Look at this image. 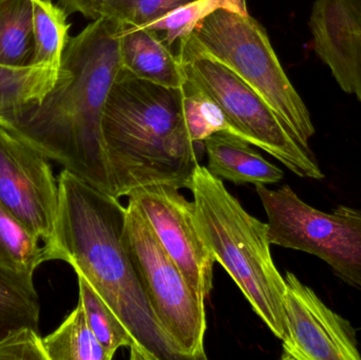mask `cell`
<instances>
[{
    "label": "cell",
    "instance_id": "7402d4cb",
    "mask_svg": "<svg viewBox=\"0 0 361 360\" xmlns=\"http://www.w3.org/2000/svg\"><path fill=\"white\" fill-rule=\"evenodd\" d=\"M78 275L80 302L89 327L106 352L114 359L120 348L135 349V340L126 325L82 275Z\"/></svg>",
    "mask_w": 361,
    "mask_h": 360
},
{
    "label": "cell",
    "instance_id": "277c9868",
    "mask_svg": "<svg viewBox=\"0 0 361 360\" xmlns=\"http://www.w3.org/2000/svg\"><path fill=\"white\" fill-rule=\"evenodd\" d=\"M190 190L197 230L214 261L226 270L271 333L283 340L286 279L271 257L267 223L250 215L205 166L195 167Z\"/></svg>",
    "mask_w": 361,
    "mask_h": 360
},
{
    "label": "cell",
    "instance_id": "2e32d148",
    "mask_svg": "<svg viewBox=\"0 0 361 360\" xmlns=\"http://www.w3.org/2000/svg\"><path fill=\"white\" fill-rule=\"evenodd\" d=\"M39 316L33 275L0 268V342L25 328L38 331Z\"/></svg>",
    "mask_w": 361,
    "mask_h": 360
},
{
    "label": "cell",
    "instance_id": "d6986e66",
    "mask_svg": "<svg viewBox=\"0 0 361 360\" xmlns=\"http://www.w3.org/2000/svg\"><path fill=\"white\" fill-rule=\"evenodd\" d=\"M48 360H111L89 327L82 302L52 333L42 338Z\"/></svg>",
    "mask_w": 361,
    "mask_h": 360
},
{
    "label": "cell",
    "instance_id": "52a82bcc",
    "mask_svg": "<svg viewBox=\"0 0 361 360\" xmlns=\"http://www.w3.org/2000/svg\"><path fill=\"white\" fill-rule=\"evenodd\" d=\"M256 192L267 215L271 244L305 252L324 260L337 278L361 292V209L338 205L318 211L288 185Z\"/></svg>",
    "mask_w": 361,
    "mask_h": 360
},
{
    "label": "cell",
    "instance_id": "3957f363",
    "mask_svg": "<svg viewBox=\"0 0 361 360\" xmlns=\"http://www.w3.org/2000/svg\"><path fill=\"white\" fill-rule=\"evenodd\" d=\"M102 129L114 197L150 185L190 190L197 159L180 89L141 80L122 68L108 94Z\"/></svg>",
    "mask_w": 361,
    "mask_h": 360
},
{
    "label": "cell",
    "instance_id": "e0dca14e",
    "mask_svg": "<svg viewBox=\"0 0 361 360\" xmlns=\"http://www.w3.org/2000/svg\"><path fill=\"white\" fill-rule=\"evenodd\" d=\"M34 51L31 0H0V65L33 66Z\"/></svg>",
    "mask_w": 361,
    "mask_h": 360
},
{
    "label": "cell",
    "instance_id": "9c48e42d",
    "mask_svg": "<svg viewBox=\"0 0 361 360\" xmlns=\"http://www.w3.org/2000/svg\"><path fill=\"white\" fill-rule=\"evenodd\" d=\"M0 203L49 249L54 239L59 211V181L53 175L48 158L2 126Z\"/></svg>",
    "mask_w": 361,
    "mask_h": 360
},
{
    "label": "cell",
    "instance_id": "7a4b0ae2",
    "mask_svg": "<svg viewBox=\"0 0 361 360\" xmlns=\"http://www.w3.org/2000/svg\"><path fill=\"white\" fill-rule=\"evenodd\" d=\"M52 260H63L82 275L135 340L131 360H184L148 302L125 240L127 209L111 194L63 169Z\"/></svg>",
    "mask_w": 361,
    "mask_h": 360
},
{
    "label": "cell",
    "instance_id": "8992f818",
    "mask_svg": "<svg viewBox=\"0 0 361 360\" xmlns=\"http://www.w3.org/2000/svg\"><path fill=\"white\" fill-rule=\"evenodd\" d=\"M185 77L207 93L246 141L307 179L324 175L311 147L303 145L286 123L231 70L202 53L188 38L178 44Z\"/></svg>",
    "mask_w": 361,
    "mask_h": 360
},
{
    "label": "cell",
    "instance_id": "8fae6325",
    "mask_svg": "<svg viewBox=\"0 0 361 360\" xmlns=\"http://www.w3.org/2000/svg\"><path fill=\"white\" fill-rule=\"evenodd\" d=\"M282 360H361L356 331L296 275L286 272Z\"/></svg>",
    "mask_w": 361,
    "mask_h": 360
},
{
    "label": "cell",
    "instance_id": "7c38bea8",
    "mask_svg": "<svg viewBox=\"0 0 361 360\" xmlns=\"http://www.w3.org/2000/svg\"><path fill=\"white\" fill-rule=\"evenodd\" d=\"M309 27L317 56L361 104V0H315Z\"/></svg>",
    "mask_w": 361,
    "mask_h": 360
},
{
    "label": "cell",
    "instance_id": "603a6c76",
    "mask_svg": "<svg viewBox=\"0 0 361 360\" xmlns=\"http://www.w3.org/2000/svg\"><path fill=\"white\" fill-rule=\"evenodd\" d=\"M219 8L248 14L246 0H193L139 27H147L158 32L173 49V44H179L188 37L205 17Z\"/></svg>",
    "mask_w": 361,
    "mask_h": 360
},
{
    "label": "cell",
    "instance_id": "d4e9b609",
    "mask_svg": "<svg viewBox=\"0 0 361 360\" xmlns=\"http://www.w3.org/2000/svg\"><path fill=\"white\" fill-rule=\"evenodd\" d=\"M0 360H48L42 336L25 328L0 342Z\"/></svg>",
    "mask_w": 361,
    "mask_h": 360
},
{
    "label": "cell",
    "instance_id": "30bf717a",
    "mask_svg": "<svg viewBox=\"0 0 361 360\" xmlns=\"http://www.w3.org/2000/svg\"><path fill=\"white\" fill-rule=\"evenodd\" d=\"M169 185L137 188L128 194L201 302L209 297L214 259L197 230L195 204Z\"/></svg>",
    "mask_w": 361,
    "mask_h": 360
},
{
    "label": "cell",
    "instance_id": "9a60e30c",
    "mask_svg": "<svg viewBox=\"0 0 361 360\" xmlns=\"http://www.w3.org/2000/svg\"><path fill=\"white\" fill-rule=\"evenodd\" d=\"M59 69L0 65V126H10L23 112L42 101L54 87Z\"/></svg>",
    "mask_w": 361,
    "mask_h": 360
},
{
    "label": "cell",
    "instance_id": "6da1fadb",
    "mask_svg": "<svg viewBox=\"0 0 361 360\" xmlns=\"http://www.w3.org/2000/svg\"><path fill=\"white\" fill-rule=\"evenodd\" d=\"M123 25L99 17L69 37L54 87L6 127L92 187L114 196L104 143V107L122 70Z\"/></svg>",
    "mask_w": 361,
    "mask_h": 360
},
{
    "label": "cell",
    "instance_id": "ac0fdd59",
    "mask_svg": "<svg viewBox=\"0 0 361 360\" xmlns=\"http://www.w3.org/2000/svg\"><path fill=\"white\" fill-rule=\"evenodd\" d=\"M40 242L29 228L0 203V268L34 275L40 264L52 260L48 247Z\"/></svg>",
    "mask_w": 361,
    "mask_h": 360
},
{
    "label": "cell",
    "instance_id": "5bb4252c",
    "mask_svg": "<svg viewBox=\"0 0 361 360\" xmlns=\"http://www.w3.org/2000/svg\"><path fill=\"white\" fill-rule=\"evenodd\" d=\"M212 175L235 184H275L283 179V171L265 160L252 144L228 135L216 133L203 142Z\"/></svg>",
    "mask_w": 361,
    "mask_h": 360
},
{
    "label": "cell",
    "instance_id": "5b68a950",
    "mask_svg": "<svg viewBox=\"0 0 361 360\" xmlns=\"http://www.w3.org/2000/svg\"><path fill=\"white\" fill-rule=\"evenodd\" d=\"M187 38L202 53L239 76L310 147L315 127L309 109L284 72L264 27L250 13L219 8Z\"/></svg>",
    "mask_w": 361,
    "mask_h": 360
},
{
    "label": "cell",
    "instance_id": "cb8c5ba5",
    "mask_svg": "<svg viewBox=\"0 0 361 360\" xmlns=\"http://www.w3.org/2000/svg\"><path fill=\"white\" fill-rule=\"evenodd\" d=\"M193 0H103L99 17L112 19L124 27H144Z\"/></svg>",
    "mask_w": 361,
    "mask_h": 360
},
{
    "label": "cell",
    "instance_id": "ffe728a7",
    "mask_svg": "<svg viewBox=\"0 0 361 360\" xmlns=\"http://www.w3.org/2000/svg\"><path fill=\"white\" fill-rule=\"evenodd\" d=\"M35 51L33 66L61 68L63 50L69 39L67 13L52 0H31Z\"/></svg>",
    "mask_w": 361,
    "mask_h": 360
},
{
    "label": "cell",
    "instance_id": "44dd1931",
    "mask_svg": "<svg viewBox=\"0 0 361 360\" xmlns=\"http://www.w3.org/2000/svg\"><path fill=\"white\" fill-rule=\"evenodd\" d=\"M180 90L185 124L193 143H203L207 137L220 132L246 141L243 133L233 126L220 106L207 93L187 78Z\"/></svg>",
    "mask_w": 361,
    "mask_h": 360
},
{
    "label": "cell",
    "instance_id": "ba28073f",
    "mask_svg": "<svg viewBox=\"0 0 361 360\" xmlns=\"http://www.w3.org/2000/svg\"><path fill=\"white\" fill-rule=\"evenodd\" d=\"M125 240L150 306L184 360H205V302L186 279L133 201L127 205Z\"/></svg>",
    "mask_w": 361,
    "mask_h": 360
},
{
    "label": "cell",
    "instance_id": "4fadbf2b",
    "mask_svg": "<svg viewBox=\"0 0 361 360\" xmlns=\"http://www.w3.org/2000/svg\"><path fill=\"white\" fill-rule=\"evenodd\" d=\"M118 49L123 69L135 77L173 89L186 80L179 57L154 30L123 27Z\"/></svg>",
    "mask_w": 361,
    "mask_h": 360
},
{
    "label": "cell",
    "instance_id": "484cf974",
    "mask_svg": "<svg viewBox=\"0 0 361 360\" xmlns=\"http://www.w3.org/2000/svg\"><path fill=\"white\" fill-rule=\"evenodd\" d=\"M59 6L69 14L80 13L86 18H99V6L103 0H59Z\"/></svg>",
    "mask_w": 361,
    "mask_h": 360
}]
</instances>
